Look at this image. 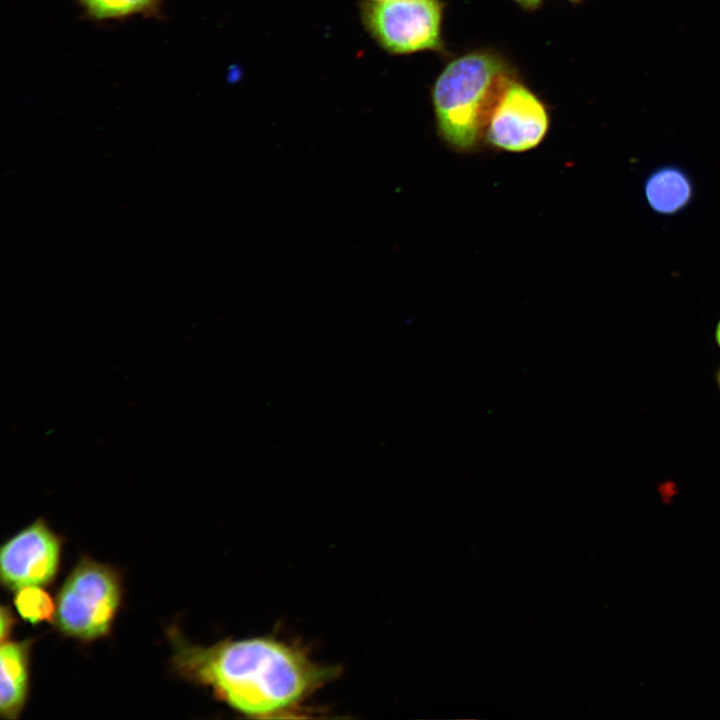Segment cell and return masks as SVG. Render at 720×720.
I'll list each match as a JSON object with an SVG mask.
<instances>
[{
  "instance_id": "cell-1",
  "label": "cell",
  "mask_w": 720,
  "mask_h": 720,
  "mask_svg": "<svg viewBox=\"0 0 720 720\" xmlns=\"http://www.w3.org/2000/svg\"><path fill=\"white\" fill-rule=\"evenodd\" d=\"M168 636L176 673L248 718L311 717V698L341 673L337 665L315 661L296 642L274 636L210 646L191 644L175 627Z\"/></svg>"
},
{
  "instance_id": "cell-2",
  "label": "cell",
  "mask_w": 720,
  "mask_h": 720,
  "mask_svg": "<svg viewBox=\"0 0 720 720\" xmlns=\"http://www.w3.org/2000/svg\"><path fill=\"white\" fill-rule=\"evenodd\" d=\"M512 81L504 62L488 53H472L451 62L433 88L442 139L457 151L474 148Z\"/></svg>"
},
{
  "instance_id": "cell-3",
  "label": "cell",
  "mask_w": 720,
  "mask_h": 720,
  "mask_svg": "<svg viewBox=\"0 0 720 720\" xmlns=\"http://www.w3.org/2000/svg\"><path fill=\"white\" fill-rule=\"evenodd\" d=\"M121 600L119 573L82 557L58 591L53 622L64 636L94 641L109 634Z\"/></svg>"
},
{
  "instance_id": "cell-4",
  "label": "cell",
  "mask_w": 720,
  "mask_h": 720,
  "mask_svg": "<svg viewBox=\"0 0 720 720\" xmlns=\"http://www.w3.org/2000/svg\"><path fill=\"white\" fill-rule=\"evenodd\" d=\"M361 21L371 38L392 54L440 46L438 0H363Z\"/></svg>"
},
{
  "instance_id": "cell-5",
  "label": "cell",
  "mask_w": 720,
  "mask_h": 720,
  "mask_svg": "<svg viewBox=\"0 0 720 720\" xmlns=\"http://www.w3.org/2000/svg\"><path fill=\"white\" fill-rule=\"evenodd\" d=\"M61 547L60 536L43 518H38L2 545V585L16 591L25 586L51 584L59 570Z\"/></svg>"
},
{
  "instance_id": "cell-6",
  "label": "cell",
  "mask_w": 720,
  "mask_h": 720,
  "mask_svg": "<svg viewBox=\"0 0 720 720\" xmlns=\"http://www.w3.org/2000/svg\"><path fill=\"white\" fill-rule=\"evenodd\" d=\"M549 118L543 104L522 84L512 81L492 111L484 136L507 152H526L544 139Z\"/></svg>"
},
{
  "instance_id": "cell-7",
  "label": "cell",
  "mask_w": 720,
  "mask_h": 720,
  "mask_svg": "<svg viewBox=\"0 0 720 720\" xmlns=\"http://www.w3.org/2000/svg\"><path fill=\"white\" fill-rule=\"evenodd\" d=\"M31 644V639L2 642L0 713L3 718L16 719L26 703Z\"/></svg>"
},
{
  "instance_id": "cell-8",
  "label": "cell",
  "mask_w": 720,
  "mask_h": 720,
  "mask_svg": "<svg viewBox=\"0 0 720 720\" xmlns=\"http://www.w3.org/2000/svg\"><path fill=\"white\" fill-rule=\"evenodd\" d=\"M693 184L687 173L676 166L655 169L646 178L644 195L649 207L661 215H673L692 200Z\"/></svg>"
},
{
  "instance_id": "cell-9",
  "label": "cell",
  "mask_w": 720,
  "mask_h": 720,
  "mask_svg": "<svg viewBox=\"0 0 720 720\" xmlns=\"http://www.w3.org/2000/svg\"><path fill=\"white\" fill-rule=\"evenodd\" d=\"M164 0H75L92 21L124 20L133 16L161 18Z\"/></svg>"
},
{
  "instance_id": "cell-10",
  "label": "cell",
  "mask_w": 720,
  "mask_h": 720,
  "mask_svg": "<svg viewBox=\"0 0 720 720\" xmlns=\"http://www.w3.org/2000/svg\"><path fill=\"white\" fill-rule=\"evenodd\" d=\"M14 605L19 615L31 624L54 620L56 604L40 586H25L16 590Z\"/></svg>"
},
{
  "instance_id": "cell-11",
  "label": "cell",
  "mask_w": 720,
  "mask_h": 720,
  "mask_svg": "<svg viewBox=\"0 0 720 720\" xmlns=\"http://www.w3.org/2000/svg\"><path fill=\"white\" fill-rule=\"evenodd\" d=\"M0 618H1V642H5L7 638L9 637L12 628L15 624V618L12 614L9 607L2 605L1 606V612H0Z\"/></svg>"
},
{
  "instance_id": "cell-12",
  "label": "cell",
  "mask_w": 720,
  "mask_h": 720,
  "mask_svg": "<svg viewBox=\"0 0 720 720\" xmlns=\"http://www.w3.org/2000/svg\"><path fill=\"white\" fill-rule=\"evenodd\" d=\"M519 4H521L525 8L533 9L539 5L541 0H516Z\"/></svg>"
},
{
  "instance_id": "cell-13",
  "label": "cell",
  "mask_w": 720,
  "mask_h": 720,
  "mask_svg": "<svg viewBox=\"0 0 720 720\" xmlns=\"http://www.w3.org/2000/svg\"><path fill=\"white\" fill-rule=\"evenodd\" d=\"M715 337H716V341H717V343H718V345H719V347H720V320H719V322H718V324H717V327H716Z\"/></svg>"
},
{
  "instance_id": "cell-14",
  "label": "cell",
  "mask_w": 720,
  "mask_h": 720,
  "mask_svg": "<svg viewBox=\"0 0 720 720\" xmlns=\"http://www.w3.org/2000/svg\"><path fill=\"white\" fill-rule=\"evenodd\" d=\"M717 379H718V384H719V386H720V370H719V372H718Z\"/></svg>"
},
{
  "instance_id": "cell-15",
  "label": "cell",
  "mask_w": 720,
  "mask_h": 720,
  "mask_svg": "<svg viewBox=\"0 0 720 720\" xmlns=\"http://www.w3.org/2000/svg\"><path fill=\"white\" fill-rule=\"evenodd\" d=\"M373 1H387V0H373Z\"/></svg>"
}]
</instances>
